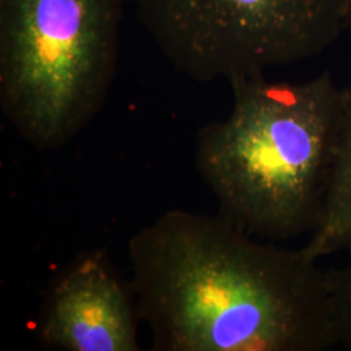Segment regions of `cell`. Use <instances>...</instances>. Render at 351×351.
Here are the masks:
<instances>
[{
	"label": "cell",
	"instance_id": "cell-1",
	"mask_svg": "<svg viewBox=\"0 0 351 351\" xmlns=\"http://www.w3.org/2000/svg\"><path fill=\"white\" fill-rule=\"evenodd\" d=\"M155 351H323L336 342L329 271L220 215L169 210L128 242Z\"/></svg>",
	"mask_w": 351,
	"mask_h": 351
},
{
	"label": "cell",
	"instance_id": "cell-6",
	"mask_svg": "<svg viewBox=\"0 0 351 351\" xmlns=\"http://www.w3.org/2000/svg\"><path fill=\"white\" fill-rule=\"evenodd\" d=\"M303 252L314 261L351 250V84L339 88L323 211Z\"/></svg>",
	"mask_w": 351,
	"mask_h": 351
},
{
	"label": "cell",
	"instance_id": "cell-2",
	"mask_svg": "<svg viewBox=\"0 0 351 351\" xmlns=\"http://www.w3.org/2000/svg\"><path fill=\"white\" fill-rule=\"evenodd\" d=\"M229 85L230 112L202 128L195 149L219 215L258 239L313 233L323 211L339 88L328 72L303 82L259 73Z\"/></svg>",
	"mask_w": 351,
	"mask_h": 351
},
{
	"label": "cell",
	"instance_id": "cell-3",
	"mask_svg": "<svg viewBox=\"0 0 351 351\" xmlns=\"http://www.w3.org/2000/svg\"><path fill=\"white\" fill-rule=\"evenodd\" d=\"M128 0H0V108L37 150L60 149L101 112Z\"/></svg>",
	"mask_w": 351,
	"mask_h": 351
},
{
	"label": "cell",
	"instance_id": "cell-5",
	"mask_svg": "<svg viewBox=\"0 0 351 351\" xmlns=\"http://www.w3.org/2000/svg\"><path fill=\"white\" fill-rule=\"evenodd\" d=\"M137 303L103 251H88L52 282L38 336L65 351H138Z\"/></svg>",
	"mask_w": 351,
	"mask_h": 351
},
{
	"label": "cell",
	"instance_id": "cell-8",
	"mask_svg": "<svg viewBox=\"0 0 351 351\" xmlns=\"http://www.w3.org/2000/svg\"><path fill=\"white\" fill-rule=\"evenodd\" d=\"M346 30L351 33V0H346Z\"/></svg>",
	"mask_w": 351,
	"mask_h": 351
},
{
	"label": "cell",
	"instance_id": "cell-7",
	"mask_svg": "<svg viewBox=\"0 0 351 351\" xmlns=\"http://www.w3.org/2000/svg\"><path fill=\"white\" fill-rule=\"evenodd\" d=\"M349 259L339 269L329 271L333 320L337 345L351 351V250Z\"/></svg>",
	"mask_w": 351,
	"mask_h": 351
},
{
	"label": "cell",
	"instance_id": "cell-4",
	"mask_svg": "<svg viewBox=\"0 0 351 351\" xmlns=\"http://www.w3.org/2000/svg\"><path fill=\"white\" fill-rule=\"evenodd\" d=\"M128 3L165 59L204 84L311 59L346 32V0Z\"/></svg>",
	"mask_w": 351,
	"mask_h": 351
}]
</instances>
